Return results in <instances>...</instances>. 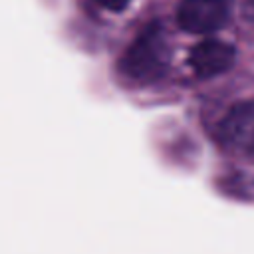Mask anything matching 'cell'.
Masks as SVG:
<instances>
[{"instance_id": "6da1fadb", "label": "cell", "mask_w": 254, "mask_h": 254, "mask_svg": "<svg viewBox=\"0 0 254 254\" xmlns=\"http://www.w3.org/2000/svg\"><path fill=\"white\" fill-rule=\"evenodd\" d=\"M169 65V44L161 26H147L121 60V71L137 81L159 79Z\"/></svg>"}, {"instance_id": "7a4b0ae2", "label": "cell", "mask_w": 254, "mask_h": 254, "mask_svg": "<svg viewBox=\"0 0 254 254\" xmlns=\"http://www.w3.org/2000/svg\"><path fill=\"white\" fill-rule=\"evenodd\" d=\"M230 16V0H183L177 10V22L192 34H210L220 30Z\"/></svg>"}, {"instance_id": "3957f363", "label": "cell", "mask_w": 254, "mask_h": 254, "mask_svg": "<svg viewBox=\"0 0 254 254\" xmlns=\"http://www.w3.org/2000/svg\"><path fill=\"white\" fill-rule=\"evenodd\" d=\"M220 135L232 149L254 155V101L236 103L224 117Z\"/></svg>"}, {"instance_id": "277c9868", "label": "cell", "mask_w": 254, "mask_h": 254, "mask_svg": "<svg viewBox=\"0 0 254 254\" xmlns=\"http://www.w3.org/2000/svg\"><path fill=\"white\" fill-rule=\"evenodd\" d=\"M189 62L198 77H212L232 65L234 48L220 40H204L192 48Z\"/></svg>"}, {"instance_id": "5b68a950", "label": "cell", "mask_w": 254, "mask_h": 254, "mask_svg": "<svg viewBox=\"0 0 254 254\" xmlns=\"http://www.w3.org/2000/svg\"><path fill=\"white\" fill-rule=\"evenodd\" d=\"M95 2L97 6L101 8H107V10H113V12H121L123 8H127L131 4V0H91Z\"/></svg>"}, {"instance_id": "8992f818", "label": "cell", "mask_w": 254, "mask_h": 254, "mask_svg": "<svg viewBox=\"0 0 254 254\" xmlns=\"http://www.w3.org/2000/svg\"><path fill=\"white\" fill-rule=\"evenodd\" d=\"M242 12L248 18H254V0H242Z\"/></svg>"}]
</instances>
